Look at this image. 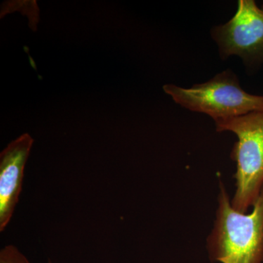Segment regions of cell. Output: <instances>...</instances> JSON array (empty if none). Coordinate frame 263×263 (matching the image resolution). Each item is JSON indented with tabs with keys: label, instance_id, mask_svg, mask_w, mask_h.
Masks as SVG:
<instances>
[{
	"label": "cell",
	"instance_id": "1",
	"mask_svg": "<svg viewBox=\"0 0 263 263\" xmlns=\"http://www.w3.org/2000/svg\"><path fill=\"white\" fill-rule=\"evenodd\" d=\"M207 246L215 262H263V186L253 210L247 214L233 209L220 182L216 220Z\"/></svg>",
	"mask_w": 263,
	"mask_h": 263
},
{
	"label": "cell",
	"instance_id": "2",
	"mask_svg": "<svg viewBox=\"0 0 263 263\" xmlns=\"http://www.w3.org/2000/svg\"><path fill=\"white\" fill-rule=\"evenodd\" d=\"M214 123L216 131L231 132L238 138L230 155L237 168L236 190L231 205L238 212L247 214L263 186V111L219 119Z\"/></svg>",
	"mask_w": 263,
	"mask_h": 263
},
{
	"label": "cell",
	"instance_id": "3",
	"mask_svg": "<svg viewBox=\"0 0 263 263\" xmlns=\"http://www.w3.org/2000/svg\"><path fill=\"white\" fill-rule=\"evenodd\" d=\"M163 90L180 106L206 114L214 122L263 111V95L249 94L242 89L238 76L230 69L190 88L165 84Z\"/></svg>",
	"mask_w": 263,
	"mask_h": 263
},
{
	"label": "cell",
	"instance_id": "4",
	"mask_svg": "<svg viewBox=\"0 0 263 263\" xmlns=\"http://www.w3.org/2000/svg\"><path fill=\"white\" fill-rule=\"evenodd\" d=\"M211 34L219 57L237 56L250 71L263 66V4L254 0H239L233 18L213 27Z\"/></svg>",
	"mask_w": 263,
	"mask_h": 263
},
{
	"label": "cell",
	"instance_id": "5",
	"mask_svg": "<svg viewBox=\"0 0 263 263\" xmlns=\"http://www.w3.org/2000/svg\"><path fill=\"white\" fill-rule=\"evenodd\" d=\"M33 143L30 135L24 133L0 154V232L9 224L18 202L24 167Z\"/></svg>",
	"mask_w": 263,
	"mask_h": 263
},
{
	"label": "cell",
	"instance_id": "6",
	"mask_svg": "<svg viewBox=\"0 0 263 263\" xmlns=\"http://www.w3.org/2000/svg\"><path fill=\"white\" fill-rule=\"evenodd\" d=\"M0 263H30L25 255L13 245H8L0 251Z\"/></svg>",
	"mask_w": 263,
	"mask_h": 263
},
{
	"label": "cell",
	"instance_id": "7",
	"mask_svg": "<svg viewBox=\"0 0 263 263\" xmlns=\"http://www.w3.org/2000/svg\"><path fill=\"white\" fill-rule=\"evenodd\" d=\"M48 263H52V262H51V261L49 260V262H48Z\"/></svg>",
	"mask_w": 263,
	"mask_h": 263
}]
</instances>
